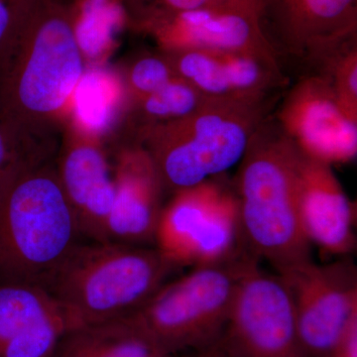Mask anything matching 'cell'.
I'll use <instances>...</instances> for the list:
<instances>
[{
    "mask_svg": "<svg viewBox=\"0 0 357 357\" xmlns=\"http://www.w3.org/2000/svg\"><path fill=\"white\" fill-rule=\"evenodd\" d=\"M300 154L270 115L251 137L232 181L246 248L279 274L312 261L296 201Z\"/></svg>",
    "mask_w": 357,
    "mask_h": 357,
    "instance_id": "1",
    "label": "cell"
},
{
    "mask_svg": "<svg viewBox=\"0 0 357 357\" xmlns=\"http://www.w3.org/2000/svg\"><path fill=\"white\" fill-rule=\"evenodd\" d=\"M174 270L156 248L77 243L48 291L64 311L72 332L133 314L166 283Z\"/></svg>",
    "mask_w": 357,
    "mask_h": 357,
    "instance_id": "2",
    "label": "cell"
},
{
    "mask_svg": "<svg viewBox=\"0 0 357 357\" xmlns=\"http://www.w3.org/2000/svg\"><path fill=\"white\" fill-rule=\"evenodd\" d=\"M79 236L58 176L25 169L0 194V283L48 290Z\"/></svg>",
    "mask_w": 357,
    "mask_h": 357,
    "instance_id": "3",
    "label": "cell"
},
{
    "mask_svg": "<svg viewBox=\"0 0 357 357\" xmlns=\"http://www.w3.org/2000/svg\"><path fill=\"white\" fill-rule=\"evenodd\" d=\"M69 15L39 2L24 27L0 48V119L13 134L21 115L57 112L83 77Z\"/></svg>",
    "mask_w": 357,
    "mask_h": 357,
    "instance_id": "4",
    "label": "cell"
},
{
    "mask_svg": "<svg viewBox=\"0 0 357 357\" xmlns=\"http://www.w3.org/2000/svg\"><path fill=\"white\" fill-rule=\"evenodd\" d=\"M275 102L206 100L184 117L157 126L148 151L174 192L225 175L241 161Z\"/></svg>",
    "mask_w": 357,
    "mask_h": 357,
    "instance_id": "5",
    "label": "cell"
},
{
    "mask_svg": "<svg viewBox=\"0 0 357 357\" xmlns=\"http://www.w3.org/2000/svg\"><path fill=\"white\" fill-rule=\"evenodd\" d=\"M246 256L222 264L192 268L164 284L140 309L126 317L166 354L215 347L227 325L241 275L251 262Z\"/></svg>",
    "mask_w": 357,
    "mask_h": 357,
    "instance_id": "6",
    "label": "cell"
},
{
    "mask_svg": "<svg viewBox=\"0 0 357 357\" xmlns=\"http://www.w3.org/2000/svg\"><path fill=\"white\" fill-rule=\"evenodd\" d=\"M154 244L176 269L252 256L244 241L232 182L220 175L176 192L160 213Z\"/></svg>",
    "mask_w": 357,
    "mask_h": 357,
    "instance_id": "7",
    "label": "cell"
},
{
    "mask_svg": "<svg viewBox=\"0 0 357 357\" xmlns=\"http://www.w3.org/2000/svg\"><path fill=\"white\" fill-rule=\"evenodd\" d=\"M258 262H251L237 283L215 349L225 357H306L287 282Z\"/></svg>",
    "mask_w": 357,
    "mask_h": 357,
    "instance_id": "8",
    "label": "cell"
},
{
    "mask_svg": "<svg viewBox=\"0 0 357 357\" xmlns=\"http://www.w3.org/2000/svg\"><path fill=\"white\" fill-rule=\"evenodd\" d=\"M258 21L279 62L321 73L357 45V0H257Z\"/></svg>",
    "mask_w": 357,
    "mask_h": 357,
    "instance_id": "9",
    "label": "cell"
},
{
    "mask_svg": "<svg viewBox=\"0 0 357 357\" xmlns=\"http://www.w3.org/2000/svg\"><path fill=\"white\" fill-rule=\"evenodd\" d=\"M292 292L306 357H326L357 321V271L351 259L305 263L280 274Z\"/></svg>",
    "mask_w": 357,
    "mask_h": 357,
    "instance_id": "10",
    "label": "cell"
},
{
    "mask_svg": "<svg viewBox=\"0 0 357 357\" xmlns=\"http://www.w3.org/2000/svg\"><path fill=\"white\" fill-rule=\"evenodd\" d=\"M274 117L307 156L328 165L356 158L357 122L345 114L326 75H303L284 96Z\"/></svg>",
    "mask_w": 357,
    "mask_h": 357,
    "instance_id": "11",
    "label": "cell"
},
{
    "mask_svg": "<svg viewBox=\"0 0 357 357\" xmlns=\"http://www.w3.org/2000/svg\"><path fill=\"white\" fill-rule=\"evenodd\" d=\"M134 16L169 52H232L281 66L255 14L220 8L152 9Z\"/></svg>",
    "mask_w": 357,
    "mask_h": 357,
    "instance_id": "12",
    "label": "cell"
},
{
    "mask_svg": "<svg viewBox=\"0 0 357 357\" xmlns=\"http://www.w3.org/2000/svg\"><path fill=\"white\" fill-rule=\"evenodd\" d=\"M176 74L208 100L275 102L288 77L279 64L264 59L220 51L169 52Z\"/></svg>",
    "mask_w": 357,
    "mask_h": 357,
    "instance_id": "13",
    "label": "cell"
},
{
    "mask_svg": "<svg viewBox=\"0 0 357 357\" xmlns=\"http://www.w3.org/2000/svg\"><path fill=\"white\" fill-rule=\"evenodd\" d=\"M296 201L301 227L312 246L337 257L354 252L356 245L354 204L332 165L301 151Z\"/></svg>",
    "mask_w": 357,
    "mask_h": 357,
    "instance_id": "14",
    "label": "cell"
},
{
    "mask_svg": "<svg viewBox=\"0 0 357 357\" xmlns=\"http://www.w3.org/2000/svg\"><path fill=\"white\" fill-rule=\"evenodd\" d=\"M114 183V201L107 220V243L143 246L154 243L163 208L160 199L164 185L148 151L128 155Z\"/></svg>",
    "mask_w": 357,
    "mask_h": 357,
    "instance_id": "15",
    "label": "cell"
},
{
    "mask_svg": "<svg viewBox=\"0 0 357 357\" xmlns=\"http://www.w3.org/2000/svg\"><path fill=\"white\" fill-rule=\"evenodd\" d=\"M58 178L74 211L79 234L93 243H107L115 183L102 152L91 145L72 148L63 160Z\"/></svg>",
    "mask_w": 357,
    "mask_h": 357,
    "instance_id": "16",
    "label": "cell"
},
{
    "mask_svg": "<svg viewBox=\"0 0 357 357\" xmlns=\"http://www.w3.org/2000/svg\"><path fill=\"white\" fill-rule=\"evenodd\" d=\"M56 354L57 357H175L160 349L126 318L68 333Z\"/></svg>",
    "mask_w": 357,
    "mask_h": 357,
    "instance_id": "17",
    "label": "cell"
},
{
    "mask_svg": "<svg viewBox=\"0 0 357 357\" xmlns=\"http://www.w3.org/2000/svg\"><path fill=\"white\" fill-rule=\"evenodd\" d=\"M70 25L82 53H102L129 17L123 0H77Z\"/></svg>",
    "mask_w": 357,
    "mask_h": 357,
    "instance_id": "18",
    "label": "cell"
},
{
    "mask_svg": "<svg viewBox=\"0 0 357 357\" xmlns=\"http://www.w3.org/2000/svg\"><path fill=\"white\" fill-rule=\"evenodd\" d=\"M61 311L47 289L0 283V349L28 326Z\"/></svg>",
    "mask_w": 357,
    "mask_h": 357,
    "instance_id": "19",
    "label": "cell"
},
{
    "mask_svg": "<svg viewBox=\"0 0 357 357\" xmlns=\"http://www.w3.org/2000/svg\"><path fill=\"white\" fill-rule=\"evenodd\" d=\"M75 110L79 121L91 130H100L109 123L114 112V84L102 73H86L75 89Z\"/></svg>",
    "mask_w": 357,
    "mask_h": 357,
    "instance_id": "20",
    "label": "cell"
},
{
    "mask_svg": "<svg viewBox=\"0 0 357 357\" xmlns=\"http://www.w3.org/2000/svg\"><path fill=\"white\" fill-rule=\"evenodd\" d=\"M70 332L64 311L28 326L0 349V357H50Z\"/></svg>",
    "mask_w": 357,
    "mask_h": 357,
    "instance_id": "21",
    "label": "cell"
},
{
    "mask_svg": "<svg viewBox=\"0 0 357 357\" xmlns=\"http://www.w3.org/2000/svg\"><path fill=\"white\" fill-rule=\"evenodd\" d=\"M141 100L143 110L150 119L168 123L191 114L208 98L184 79L176 77L163 88Z\"/></svg>",
    "mask_w": 357,
    "mask_h": 357,
    "instance_id": "22",
    "label": "cell"
},
{
    "mask_svg": "<svg viewBox=\"0 0 357 357\" xmlns=\"http://www.w3.org/2000/svg\"><path fill=\"white\" fill-rule=\"evenodd\" d=\"M321 74L330 79L345 114L357 122V45L333 59Z\"/></svg>",
    "mask_w": 357,
    "mask_h": 357,
    "instance_id": "23",
    "label": "cell"
},
{
    "mask_svg": "<svg viewBox=\"0 0 357 357\" xmlns=\"http://www.w3.org/2000/svg\"><path fill=\"white\" fill-rule=\"evenodd\" d=\"M134 14L152 9L185 10L195 8L232 9L257 16V0H123Z\"/></svg>",
    "mask_w": 357,
    "mask_h": 357,
    "instance_id": "24",
    "label": "cell"
},
{
    "mask_svg": "<svg viewBox=\"0 0 357 357\" xmlns=\"http://www.w3.org/2000/svg\"><path fill=\"white\" fill-rule=\"evenodd\" d=\"M178 77L168 60L156 57L141 59L131 70L130 81L140 98L151 95Z\"/></svg>",
    "mask_w": 357,
    "mask_h": 357,
    "instance_id": "25",
    "label": "cell"
},
{
    "mask_svg": "<svg viewBox=\"0 0 357 357\" xmlns=\"http://www.w3.org/2000/svg\"><path fill=\"white\" fill-rule=\"evenodd\" d=\"M41 0H0V48L21 31Z\"/></svg>",
    "mask_w": 357,
    "mask_h": 357,
    "instance_id": "26",
    "label": "cell"
},
{
    "mask_svg": "<svg viewBox=\"0 0 357 357\" xmlns=\"http://www.w3.org/2000/svg\"><path fill=\"white\" fill-rule=\"evenodd\" d=\"M30 167V164L21 158L14 136L8 132L0 119V194L18 174Z\"/></svg>",
    "mask_w": 357,
    "mask_h": 357,
    "instance_id": "27",
    "label": "cell"
},
{
    "mask_svg": "<svg viewBox=\"0 0 357 357\" xmlns=\"http://www.w3.org/2000/svg\"><path fill=\"white\" fill-rule=\"evenodd\" d=\"M326 357H357V321L352 323L337 347Z\"/></svg>",
    "mask_w": 357,
    "mask_h": 357,
    "instance_id": "28",
    "label": "cell"
},
{
    "mask_svg": "<svg viewBox=\"0 0 357 357\" xmlns=\"http://www.w3.org/2000/svg\"><path fill=\"white\" fill-rule=\"evenodd\" d=\"M202 351H203L204 357H225L215 347H211V349Z\"/></svg>",
    "mask_w": 357,
    "mask_h": 357,
    "instance_id": "29",
    "label": "cell"
},
{
    "mask_svg": "<svg viewBox=\"0 0 357 357\" xmlns=\"http://www.w3.org/2000/svg\"><path fill=\"white\" fill-rule=\"evenodd\" d=\"M189 357H204L203 351H197L194 352V354L192 356Z\"/></svg>",
    "mask_w": 357,
    "mask_h": 357,
    "instance_id": "30",
    "label": "cell"
},
{
    "mask_svg": "<svg viewBox=\"0 0 357 357\" xmlns=\"http://www.w3.org/2000/svg\"><path fill=\"white\" fill-rule=\"evenodd\" d=\"M50 357H57V354H56V352H55V354H54L53 356H52Z\"/></svg>",
    "mask_w": 357,
    "mask_h": 357,
    "instance_id": "31",
    "label": "cell"
}]
</instances>
